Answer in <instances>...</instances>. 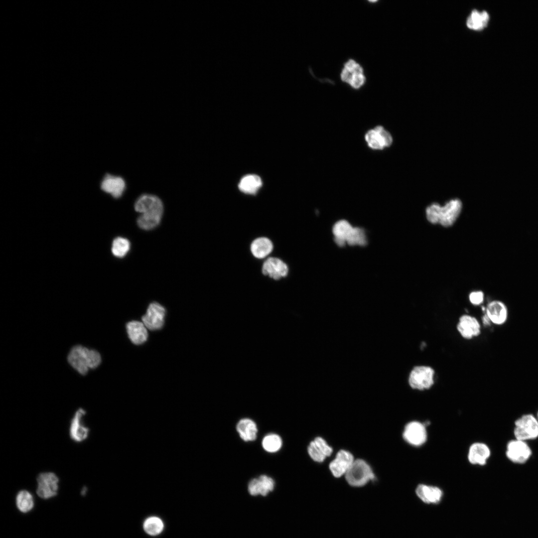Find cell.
Here are the masks:
<instances>
[{
    "mask_svg": "<svg viewBox=\"0 0 538 538\" xmlns=\"http://www.w3.org/2000/svg\"><path fill=\"white\" fill-rule=\"evenodd\" d=\"M462 207V202L458 198L450 199L443 205L434 202L426 207L425 210L426 218L432 224L450 227L457 220Z\"/></svg>",
    "mask_w": 538,
    "mask_h": 538,
    "instance_id": "obj_1",
    "label": "cell"
},
{
    "mask_svg": "<svg viewBox=\"0 0 538 538\" xmlns=\"http://www.w3.org/2000/svg\"><path fill=\"white\" fill-rule=\"evenodd\" d=\"M69 364L80 374L86 375L89 369H95L101 362V355L94 350L81 345L73 347L68 356Z\"/></svg>",
    "mask_w": 538,
    "mask_h": 538,
    "instance_id": "obj_2",
    "label": "cell"
},
{
    "mask_svg": "<svg viewBox=\"0 0 538 538\" xmlns=\"http://www.w3.org/2000/svg\"><path fill=\"white\" fill-rule=\"evenodd\" d=\"M345 475L347 483L354 487L364 486L375 479L370 466L361 459L354 460Z\"/></svg>",
    "mask_w": 538,
    "mask_h": 538,
    "instance_id": "obj_3",
    "label": "cell"
},
{
    "mask_svg": "<svg viewBox=\"0 0 538 538\" xmlns=\"http://www.w3.org/2000/svg\"><path fill=\"white\" fill-rule=\"evenodd\" d=\"M435 371L430 366L417 365L411 370L408 377L409 387L415 390L430 389L434 384Z\"/></svg>",
    "mask_w": 538,
    "mask_h": 538,
    "instance_id": "obj_4",
    "label": "cell"
},
{
    "mask_svg": "<svg viewBox=\"0 0 538 538\" xmlns=\"http://www.w3.org/2000/svg\"><path fill=\"white\" fill-rule=\"evenodd\" d=\"M37 495L41 498L48 499L55 497L58 493L59 479L52 472H43L37 476Z\"/></svg>",
    "mask_w": 538,
    "mask_h": 538,
    "instance_id": "obj_5",
    "label": "cell"
},
{
    "mask_svg": "<svg viewBox=\"0 0 538 538\" xmlns=\"http://www.w3.org/2000/svg\"><path fill=\"white\" fill-rule=\"evenodd\" d=\"M515 425L516 439L525 441L538 437V420L533 415L522 416L515 421Z\"/></svg>",
    "mask_w": 538,
    "mask_h": 538,
    "instance_id": "obj_6",
    "label": "cell"
},
{
    "mask_svg": "<svg viewBox=\"0 0 538 538\" xmlns=\"http://www.w3.org/2000/svg\"><path fill=\"white\" fill-rule=\"evenodd\" d=\"M165 308L157 302L150 303L141 320L146 327L152 331L161 329L164 324Z\"/></svg>",
    "mask_w": 538,
    "mask_h": 538,
    "instance_id": "obj_7",
    "label": "cell"
},
{
    "mask_svg": "<svg viewBox=\"0 0 538 538\" xmlns=\"http://www.w3.org/2000/svg\"><path fill=\"white\" fill-rule=\"evenodd\" d=\"M134 208L137 212L145 215L162 216L163 205L157 196L151 194H143L136 200Z\"/></svg>",
    "mask_w": 538,
    "mask_h": 538,
    "instance_id": "obj_8",
    "label": "cell"
},
{
    "mask_svg": "<svg viewBox=\"0 0 538 538\" xmlns=\"http://www.w3.org/2000/svg\"><path fill=\"white\" fill-rule=\"evenodd\" d=\"M341 78L342 81L349 84L354 89L361 87L366 80L362 67L352 59H350L345 63L341 73Z\"/></svg>",
    "mask_w": 538,
    "mask_h": 538,
    "instance_id": "obj_9",
    "label": "cell"
},
{
    "mask_svg": "<svg viewBox=\"0 0 538 538\" xmlns=\"http://www.w3.org/2000/svg\"><path fill=\"white\" fill-rule=\"evenodd\" d=\"M424 423L418 421H412L405 426L403 433L404 440L413 446L423 445L427 438V431Z\"/></svg>",
    "mask_w": 538,
    "mask_h": 538,
    "instance_id": "obj_10",
    "label": "cell"
},
{
    "mask_svg": "<svg viewBox=\"0 0 538 538\" xmlns=\"http://www.w3.org/2000/svg\"><path fill=\"white\" fill-rule=\"evenodd\" d=\"M365 140L370 147L377 150L390 146L393 141L390 133L381 126L369 131L365 134Z\"/></svg>",
    "mask_w": 538,
    "mask_h": 538,
    "instance_id": "obj_11",
    "label": "cell"
},
{
    "mask_svg": "<svg viewBox=\"0 0 538 538\" xmlns=\"http://www.w3.org/2000/svg\"><path fill=\"white\" fill-rule=\"evenodd\" d=\"M86 411L79 408L74 413L69 426L70 438L76 442H81L86 440L89 434V429L85 424L84 418Z\"/></svg>",
    "mask_w": 538,
    "mask_h": 538,
    "instance_id": "obj_12",
    "label": "cell"
},
{
    "mask_svg": "<svg viewBox=\"0 0 538 538\" xmlns=\"http://www.w3.org/2000/svg\"><path fill=\"white\" fill-rule=\"evenodd\" d=\"M532 455V450L525 441L516 439L507 444L506 456L512 462L522 464L527 462Z\"/></svg>",
    "mask_w": 538,
    "mask_h": 538,
    "instance_id": "obj_13",
    "label": "cell"
},
{
    "mask_svg": "<svg viewBox=\"0 0 538 538\" xmlns=\"http://www.w3.org/2000/svg\"><path fill=\"white\" fill-rule=\"evenodd\" d=\"M456 328L462 338L471 339L481 334V324L477 319L468 314L461 315L458 320Z\"/></svg>",
    "mask_w": 538,
    "mask_h": 538,
    "instance_id": "obj_14",
    "label": "cell"
},
{
    "mask_svg": "<svg viewBox=\"0 0 538 538\" xmlns=\"http://www.w3.org/2000/svg\"><path fill=\"white\" fill-rule=\"evenodd\" d=\"M485 314L491 324L502 326L505 324L508 319L509 311L504 302L499 300H494L489 302L485 309Z\"/></svg>",
    "mask_w": 538,
    "mask_h": 538,
    "instance_id": "obj_15",
    "label": "cell"
},
{
    "mask_svg": "<svg viewBox=\"0 0 538 538\" xmlns=\"http://www.w3.org/2000/svg\"><path fill=\"white\" fill-rule=\"evenodd\" d=\"M354 460L353 455L350 452L341 450L336 454L335 458L330 463V470L334 477H340L345 475Z\"/></svg>",
    "mask_w": 538,
    "mask_h": 538,
    "instance_id": "obj_16",
    "label": "cell"
},
{
    "mask_svg": "<svg viewBox=\"0 0 538 538\" xmlns=\"http://www.w3.org/2000/svg\"><path fill=\"white\" fill-rule=\"evenodd\" d=\"M288 267L281 260L274 257L267 259L263 264L262 272L264 275L274 279H279L287 274Z\"/></svg>",
    "mask_w": 538,
    "mask_h": 538,
    "instance_id": "obj_17",
    "label": "cell"
},
{
    "mask_svg": "<svg viewBox=\"0 0 538 538\" xmlns=\"http://www.w3.org/2000/svg\"><path fill=\"white\" fill-rule=\"evenodd\" d=\"M308 453L310 457L317 462H323L333 452L332 447L322 437H317L308 446Z\"/></svg>",
    "mask_w": 538,
    "mask_h": 538,
    "instance_id": "obj_18",
    "label": "cell"
},
{
    "mask_svg": "<svg viewBox=\"0 0 538 538\" xmlns=\"http://www.w3.org/2000/svg\"><path fill=\"white\" fill-rule=\"evenodd\" d=\"M417 496L426 504H437L442 500L443 492L438 487L423 484H419L415 489Z\"/></svg>",
    "mask_w": 538,
    "mask_h": 538,
    "instance_id": "obj_19",
    "label": "cell"
},
{
    "mask_svg": "<svg viewBox=\"0 0 538 538\" xmlns=\"http://www.w3.org/2000/svg\"><path fill=\"white\" fill-rule=\"evenodd\" d=\"M491 455L489 447L482 442H475L469 447L468 453L469 462L473 465L481 466L486 464Z\"/></svg>",
    "mask_w": 538,
    "mask_h": 538,
    "instance_id": "obj_20",
    "label": "cell"
},
{
    "mask_svg": "<svg viewBox=\"0 0 538 538\" xmlns=\"http://www.w3.org/2000/svg\"><path fill=\"white\" fill-rule=\"evenodd\" d=\"M126 327L128 337L133 344L139 345L147 341V328L142 322L131 321L127 323Z\"/></svg>",
    "mask_w": 538,
    "mask_h": 538,
    "instance_id": "obj_21",
    "label": "cell"
},
{
    "mask_svg": "<svg viewBox=\"0 0 538 538\" xmlns=\"http://www.w3.org/2000/svg\"><path fill=\"white\" fill-rule=\"evenodd\" d=\"M274 482L273 480L266 475L260 476L258 478L252 479L248 485L249 493L253 496L261 495L266 496L273 490Z\"/></svg>",
    "mask_w": 538,
    "mask_h": 538,
    "instance_id": "obj_22",
    "label": "cell"
},
{
    "mask_svg": "<svg viewBox=\"0 0 538 538\" xmlns=\"http://www.w3.org/2000/svg\"><path fill=\"white\" fill-rule=\"evenodd\" d=\"M126 188L124 180L121 177L107 175L101 184L102 189L115 198L120 197Z\"/></svg>",
    "mask_w": 538,
    "mask_h": 538,
    "instance_id": "obj_23",
    "label": "cell"
},
{
    "mask_svg": "<svg viewBox=\"0 0 538 538\" xmlns=\"http://www.w3.org/2000/svg\"><path fill=\"white\" fill-rule=\"evenodd\" d=\"M354 227L347 221L342 220L336 222L332 229L334 241L340 247L344 246L350 236Z\"/></svg>",
    "mask_w": 538,
    "mask_h": 538,
    "instance_id": "obj_24",
    "label": "cell"
},
{
    "mask_svg": "<svg viewBox=\"0 0 538 538\" xmlns=\"http://www.w3.org/2000/svg\"><path fill=\"white\" fill-rule=\"evenodd\" d=\"M240 437L245 441H252L257 438L258 429L255 422L249 418L241 419L236 426Z\"/></svg>",
    "mask_w": 538,
    "mask_h": 538,
    "instance_id": "obj_25",
    "label": "cell"
},
{
    "mask_svg": "<svg viewBox=\"0 0 538 538\" xmlns=\"http://www.w3.org/2000/svg\"><path fill=\"white\" fill-rule=\"evenodd\" d=\"M272 249V242L266 237H260L255 239L251 245L252 254L258 259L266 258L271 252Z\"/></svg>",
    "mask_w": 538,
    "mask_h": 538,
    "instance_id": "obj_26",
    "label": "cell"
},
{
    "mask_svg": "<svg viewBox=\"0 0 538 538\" xmlns=\"http://www.w3.org/2000/svg\"><path fill=\"white\" fill-rule=\"evenodd\" d=\"M261 178L257 175L250 174L244 176L239 183V189L248 194H256L262 186Z\"/></svg>",
    "mask_w": 538,
    "mask_h": 538,
    "instance_id": "obj_27",
    "label": "cell"
},
{
    "mask_svg": "<svg viewBox=\"0 0 538 538\" xmlns=\"http://www.w3.org/2000/svg\"><path fill=\"white\" fill-rule=\"evenodd\" d=\"M489 20V15L486 11L480 12L473 10L467 18V27L474 30H481L484 28Z\"/></svg>",
    "mask_w": 538,
    "mask_h": 538,
    "instance_id": "obj_28",
    "label": "cell"
},
{
    "mask_svg": "<svg viewBox=\"0 0 538 538\" xmlns=\"http://www.w3.org/2000/svg\"><path fill=\"white\" fill-rule=\"evenodd\" d=\"M15 504L17 508L20 512L27 513L32 510L34 507L33 497L28 491L20 490L16 495Z\"/></svg>",
    "mask_w": 538,
    "mask_h": 538,
    "instance_id": "obj_29",
    "label": "cell"
},
{
    "mask_svg": "<svg viewBox=\"0 0 538 538\" xmlns=\"http://www.w3.org/2000/svg\"><path fill=\"white\" fill-rule=\"evenodd\" d=\"M131 243L128 239L118 237L113 241L112 252L116 257L123 258L127 255L131 249Z\"/></svg>",
    "mask_w": 538,
    "mask_h": 538,
    "instance_id": "obj_30",
    "label": "cell"
},
{
    "mask_svg": "<svg viewBox=\"0 0 538 538\" xmlns=\"http://www.w3.org/2000/svg\"><path fill=\"white\" fill-rule=\"evenodd\" d=\"M162 216H148L140 214L137 219V224L143 230H150L156 228L160 223Z\"/></svg>",
    "mask_w": 538,
    "mask_h": 538,
    "instance_id": "obj_31",
    "label": "cell"
},
{
    "mask_svg": "<svg viewBox=\"0 0 538 538\" xmlns=\"http://www.w3.org/2000/svg\"><path fill=\"white\" fill-rule=\"evenodd\" d=\"M262 446L266 451L271 453L275 452L281 448L282 440L277 434H269L263 438Z\"/></svg>",
    "mask_w": 538,
    "mask_h": 538,
    "instance_id": "obj_32",
    "label": "cell"
},
{
    "mask_svg": "<svg viewBox=\"0 0 538 538\" xmlns=\"http://www.w3.org/2000/svg\"><path fill=\"white\" fill-rule=\"evenodd\" d=\"M163 523L161 520L156 517L147 519L144 523V529L149 535L155 536L159 534L163 529Z\"/></svg>",
    "mask_w": 538,
    "mask_h": 538,
    "instance_id": "obj_33",
    "label": "cell"
},
{
    "mask_svg": "<svg viewBox=\"0 0 538 538\" xmlns=\"http://www.w3.org/2000/svg\"><path fill=\"white\" fill-rule=\"evenodd\" d=\"M367 239L364 231L359 227H354L353 230L347 241L350 246L359 245L364 246L367 244Z\"/></svg>",
    "mask_w": 538,
    "mask_h": 538,
    "instance_id": "obj_34",
    "label": "cell"
},
{
    "mask_svg": "<svg viewBox=\"0 0 538 538\" xmlns=\"http://www.w3.org/2000/svg\"><path fill=\"white\" fill-rule=\"evenodd\" d=\"M484 296V292L481 290L473 291L469 294V300L473 305L478 306L483 303Z\"/></svg>",
    "mask_w": 538,
    "mask_h": 538,
    "instance_id": "obj_35",
    "label": "cell"
},
{
    "mask_svg": "<svg viewBox=\"0 0 538 538\" xmlns=\"http://www.w3.org/2000/svg\"><path fill=\"white\" fill-rule=\"evenodd\" d=\"M482 323L485 326H488L491 324L490 319L485 313L482 317Z\"/></svg>",
    "mask_w": 538,
    "mask_h": 538,
    "instance_id": "obj_36",
    "label": "cell"
},
{
    "mask_svg": "<svg viewBox=\"0 0 538 538\" xmlns=\"http://www.w3.org/2000/svg\"><path fill=\"white\" fill-rule=\"evenodd\" d=\"M87 490H88L87 488V487H86V486H84V487H83L82 488V489H81V495H82V496H85V495L86 494V493H87Z\"/></svg>",
    "mask_w": 538,
    "mask_h": 538,
    "instance_id": "obj_37",
    "label": "cell"
},
{
    "mask_svg": "<svg viewBox=\"0 0 538 538\" xmlns=\"http://www.w3.org/2000/svg\"></svg>",
    "mask_w": 538,
    "mask_h": 538,
    "instance_id": "obj_38",
    "label": "cell"
}]
</instances>
